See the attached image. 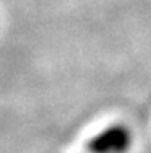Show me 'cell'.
I'll list each match as a JSON object with an SVG mask.
<instances>
[{"label": "cell", "instance_id": "6da1fadb", "mask_svg": "<svg viewBox=\"0 0 151 153\" xmlns=\"http://www.w3.org/2000/svg\"><path fill=\"white\" fill-rule=\"evenodd\" d=\"M130 145V130L125 126H112L91 138L86 150L88 153H127Z\"/></svg>", "mask_w": 151, "mask_h": 153}]
</instances>
